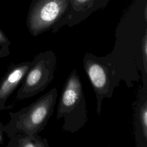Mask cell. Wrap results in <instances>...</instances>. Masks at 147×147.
<instances>
[{
	"label": "cell",
	"instance_id": "6da1fadb",
	"mask_svg": "<svg viewBox=\"0 0 147 147\" xmlns=\"http://www.w3.org/2000/svg\"><path fill=\"white\" fill-rule=\"evenodd\" d=\"M147 33V0H134L121 18L115 31V44L111 52L105 56L121 82L127 87L140 79L147 88V74L144 72L141 45Z\"/></svg>",
	"mask_w": 147,
	"mask_h": 147
},
{
	"label": "cell",
	"instance_id": "7a4b0ae2",
	"mask_svg": "<svg viewBox=\"0 0 147 147\" xmlns=\"http://www.w3.org/2000/svg\"><path fill=\"white\" fill-rule=\"evenodd\" d=\"M57 97V91L54 87L29 105L15 113L10 112V119L4 126L3 131L9 138L20 132L38 134L52 115Z\"/></svg>",
	"mask_w": 147,
	"mask_h": 147
},
{
	"label": "cell",
	"instance_id": "3957f363",
	"mask_svg": "<svg viewBox=\"0 0 147 147\" xmlns=\"http://www.w3.org/2000/svg\"><path fill=\"white\" fill-rule=\"evenodd\" d=\"M62 118V129L71 133L82 129L88 119L83 86L76 69L69 74L61 91L56 119Z\"/></svg>",
	"mask_w": 147,
	"mask_h": 147
},
{
	"label": "cell",
	"instance_id": "277c9868",
	"mask_svg": "<svg viewBox=\"0 0 147 147\" xmlns=\"http://www.w3.org/2000/svg\"><path fill=\"white\" fill-rule=\"evenodd\" d=\"M30 62L17 93V100L33 97L44 91L54 78L57 59L53 51L40 52Z\"/></svg>",
	"mask_w": 147,
	"mask_h": 147
},
{
	"label": "cell",
	"instance_id": "5b68a950",
	"mask_svg": "<svg viewBox=\"0 0 147 147\" xmlns=\"http://www.w3.org/2000/svg\"><path fill=\"white\" fill-rule=\"evenodd\" d=\"M83 65L95 94L96 113L100 116L103 99L112 96L120 81L105 56L98 57L91 53L86 52L83 59Z\"/></svg>",
	"mask_w": 147,
	"mask_h": 147
},
{
	"label": "cell",
	"instance_id": "8992f818",
	"mask_svg": "<svg viewBox=\"0 0 147 147\" xmlns=\"http://www.w3.org/2000/svg\"><path fill=\"white\" fill-rule=\"evenodd\" d=\"M71 0H32L26 24L31 35L37 37L61 21L69 10Z\"/></svg>",
	"mask_w": 147,
	"mask_h": 147
},
{
	"label": "cell",
	"instance_id": "52a82bcc",
	"mask_svg": "<svg viewBox=\"0 0 147 147\" xmlns=\"http://www.w3.org/2000/svg\"><path fill=\"white\" fill-rule=\"evenodd\" d=\"M110 0H71L70 8L66 16L52 28V33L57 32L64 25L72 27L86 20L92 13L105 7Z\"/></svg>",
	"mask_w": 147,
	"mask_h": 147
},
{
	"label": "cell",
	"instance_id": "ba28073f",
	"mask_svg": "<svg viewBox=\"0 0 147 147\" xmlns=\"http://www.w3.org/2000/svg\"><path fill=\"white\" fill-rule=\"evenodd\" d=\"M31 65L30 61L11 64L0 81V111L6 110L8 99L21 83Z\"/></svg>",
	"mask_w": 147,
	"mask_h": 147
},
{
	"label": "cell",
	"instance_id": "9c48e42d",
	"mask_svg": "<svg viewBox=\"0 0 147 147\" xmlns=\"http://www.w3.org/2000/svg\"><path fill=\"white\" fill-rule=\"evenodd\" d=\"M134 133L136 147H147V88L142 87L134 109Z\"/></svg>",
	"mask_w": 147,
	"mask_h": 147
},
{
	"label": "cell",
	"instance_id": "30bf717a",
	"mask_svg": "<svg viewBox=\"0 0 147 147\" xmlns=\"http://www.w3.org/2000/svg\"><path fill=\"white\" fill-rule=\"evenodd\" d=\"M7 147H49V145L47 139L38 134L31 135L20 132L10 138Z\"/></svg>",
	"mask_w": 147,
	"mask_h": 147
},
{
	"label": "cell",
	"instance_id": "8fae6325",
	"mask_svg": "<svg viewBox=\"0 0 147 147\" xmlns=\"http://www.w3.org/2000/svg\"><path fill=\"white\" fill-rule=\"evenodd\" d=\"M141 55L142 65L144 72L147 74V33H146L142 38L141 45Z\"/></svg>",
	"mask_w": 147,
	"mask_h": 147
},
{
	"label": "cell",
	"instance_id": "7c38bea8",
	"mask_svg": "<svg viewBox=\"0 0 147 147\" xmlns=\"http://www.w3.org/2000/svg\"><path fill=\"white\" fill-rule=\"evenodd\" d=\"M10 44L11 42L9 39L4 33V32L0 29V47L6 50H9Z\"/></svg>",
	"mask_w": 147,
	"mask_h": 147
},
{
	"label": "cell",
	"instance_id": "4fadbf2b",
	"mask_svg": "<svg viewBox=\"0 0 147 147\" xmlns=\"http://www.w3.org/2000/svg\"><path fill=\"white\" fill-rule=\"evenodd\" d=\"M10 54L9 50H6L1 47H0V58L5 57L9 56Z\"/></svg>",
	"mask_w": 147,
	"mask_h": 147
},
{
	"label": "cell",
	"instance_id": "5bb4252c",
	"mask_svg": "<svg viewBox=\"0 0 147 147\" xmlns=\"http://www.w3.org/2000/svg\"><path fill=\"white\" fill-rule=\"evenodd\" d=\"M4 126L0 121V145L3 144V128Z\"/></svg>",
	"mask_w": 147,
	"mask_h": 147
}]
</instances>
